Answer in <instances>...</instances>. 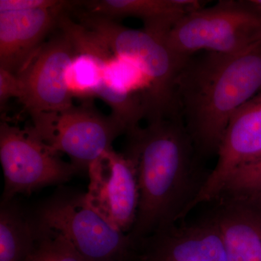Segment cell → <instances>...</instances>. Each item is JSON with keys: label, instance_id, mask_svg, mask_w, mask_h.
Listing matches in <instances>:
<instances>
[{"label": "cell", "instance_id": "cell-11", "mask_svg": "<svg viewBox=\"0 0 261 261\" xmlns=\"http://www.w3.org/2000/svg\"><path fill=\"white\" fill-rule=\"evenodd\" d=\"M137 261H229L217 226L208 216L163 228L138 243Z\"/></svg>", "mask_w": 261, "mask_h": 261}, {"label": "cell", "instance_id": "cell-21", "mask_svg": "<svg viewBox=\"0 0 261 261\" xmlns=\"http://www.w3.org/2000/svg\"><path fill=\"white\" fill-rule=\"evenodd\" d=\"M125 261H137V260H125Z\"/></svg>", "mask_w": 261, "mask_h": 261}, {"label": "cell", "instance_id": "cell-18", "mask_svg": "<svg viewBox=\"0 0 261 261\" xmlns=\"http://www.w3.org/2000/svg\"><path fill=\"white\" fill-rule=\"evenodd\" d=\"M66 1L59 0H0V12L21 11L57 8Z\"/></svg>", "mask_w": 261, "mask_h": 261}, {"label": "cell", "instance_id": "cell-16", "mask_svg": "<svg viewBox=\"0 0 261 261\" xmlns=\"http://www.w3.org/2000/svg\"><path fill=\"white\" fill-rule=\"evenodd\" d=\"M37 226V245L23 261H87L61 233Z\"/></svg>", "mask_w": 261, "mask_h": 261}, {"label": "cell", "instance_id": "cell-6", "mask_svg": "<svg viewBox=\"0 0 261 261\" xmlns=\"http://www.w3.org/2000/svg\"><path fill=\"white\" fill-rule=\"evenodd\" d=\"M31 116L39 138L58 153L66 154L80 173H88L92 162L126 133L116 117L104 116L89 104Z\"/></svg>", "mask_w": 261, "mask_h": 261}, {"label": "cell", "instance_id": "cell-19", "mask_svg": "<svg viewBox=\"0 0 261 261\" xmlns=\"http://www.w3.org/2000/svg\"><path fill=\"white\" fill-rule=\"evenodd\" d=\"M22 96V87L18 76L0 68V106L1 109L11 98L20 99Z\"/></svg>", "mask_w": 261, "mask_h": 261}, {"label": "cell", "instance_id": "cell-1", "mask_svg": "<svg viewBox=\"0 0 261 261\" xmlns=\"http://www.w3.org/2000/svg\"><path fill=\"white\" fill-rule=\"evenodd\" d=\"M123 154L133 163L140 202L128 235L137 243L178 224L192 210L211 171L202 166L180 117L160 118L128 130Z\"/></svg>", "mask_w": 261, "mask_h": 261}, {"label": "cell", "instance_id": "cell-3", "mask_svg": "<svg viewBox=\"0 0 261 261\" xmlns=\"http://www.w3.org/2000/svg\"><path fill=\"white\" fill-rule=\"evenodd\" d=\"M80 23L89 31L113 54L134 63L150 85L147 107L148 121L179 116L176 84L184 66L190 59L176 55L166 38L148 31L136 30L111 19L76 10Z\"/></svg>", "mask_w": 261, "mask_h": 261}, {"label": "cell", "instance_id": "cell-10", "mask_svg": "<svg viewBox=\"0 0 261 261\" xmlns=\"http://www.w3.org/2000/svg\"><path fill=\"white\" fill-rule=\"evenodd\" d=\"M260 154L261 92L243 105L228 122L217 161L192 208L216 200L231 175Z\"/></svg>", "mask_w": 261, "mask_h": 261}, {"label": "cell", "instance_id": "cell-4", "mask_svg": "<svg viewBox=\"0 0 261 261\" xmlns=\"http://www.w3.org/2000/svg\"><path fill=\"white\" fill-rule=\"evenodd\" d=\"M32 214L37 226L61 233L86 260L137 259V243L95 212L85 193L61 189Z\"/></svg>", "mask_w": 261, "mask_h": 261}, {"label": "cell", "instance_id": "cell-17", "mask_svg": "<svg viewBox=\"0 0 261 261\" xmlns=\"http://www.w3.org/2000/svg\"><path fill=\"white\" fill-rule=\"evenodd\" d=\"M221 195L261 199V154L231 175Z\"/></svg>", "mask_w": 261, "mask_h": 261}, {"label": "cell", "instance_id": "cell-12", "mask_svg": "<svg viewBox=\"0 0 261 261\" xmlns=\"http://www.w3.org/2000/svg\"><path fill=\"white\" fill-rule=\"evenodd\" d=\"M71 3L57 8L0 12V68L18 75L37 54L46 37L58 28Z\"/></svg>", "mask_w": 261, "mask_h": 261}, {"label": "cell", "instance_id": "cell-15", "mask_svg": "<svg viewBox=\"0 0 261 261\" xmlns=\"http://www.w3.org/2000/svg\"><path fill=\"white\" fill-rule=\"evenodd\" d=\"M39 231L32 214L18 201L0 204V261H23L37 245Z\"/></svg>", "mask_w": 261, "mask_h": 261}, {"label": "cell", "instance_id": "cell-7", "mask_svg": "<svg viewBox=\"0 0 261 261\" xmlns=\"http://www.w3.org/2000/svg\"><path fill=\"white\" fill-rule=\"evenodd\" d=\"M46 145L32 126L22 128L2 121L0 161L4 174L1 202L18 194L31 195L43 187L69 181L79 170Z\"/></svg>", "mask_w": 261, "mask_h": 261}, {"label": "cell", "instance_id": "cell-13", "mask_svg": "<svg viewBox=\"0 0 261 261\" xmlns=\"http://www.w3.org/2000/svg\"><path fill=\"white\" fill-rule=\"evenodd\" d=\"M208 215L229 261H261V199L221 195Z\"/></svg>", "mask_w": 261, "mask_h": 261}, {"label": "cell", "instance_id": "cell-20", "mask_svg": "<svg viewBox=\"0 0 261 261\" xmlns=\"http://www.w3.org/2000/svg\"><path fill=\"white\" fill-rule=\"evenodd\" d=\"M250 5L255 8L258 11L261 13V0H250V1H247Z\"/></svg>", "mask_w": 261, "mask_h": 261}, {"label": "cell", "instance_id": "cell-9", "mask_svg": "<svg viewBox=\"0 0 261 261\" xmlns=\"http://www.w3.org/2000/svg\"><path fill=\"white\" fill-rule=\"evenodd\" d=\"M59 30L17 75L22 87L19 101L31 115L61 111L73 106L66 74L76 50L68 34Z\"/></svg>", "mask_w": 261, "mask_h": 261}, {"label": "cell", "instance_id": "cell-8", "mask_svg": "<svg viewBox=\"0 0 261 261\" xmlns=\"http://www.w3.org/2000/svg\"><path fill=\"white\" fill-rule=\"evenodd\" d=\"M89 206L119 231L128 233L135 224L140 202L133 163L123 153L108 149L89 166Z\"/></svg>", "mask_w": 261, "mask_h": 261}, {"label": "cell", "instance_id": "cell-14", "mask_svg": "<svg viewBox=\"0 0 261 261\" xmlns=\"http://www.w3.org/2000/svg\"><path fill=\"white\" fill-rule=\"evenodd\" d=\"M86 11L113 20L134 17L145 30L166 37L182 18L203 7L197 0H100L84 2Z\"/></svg>", "mask_w": 261, "mask_h": 261}, {"label": "cell", "instance_id": "cell-2", "mask_svg": "<svg viewBox=\"0 0 261 261\" xmlns=\"http://www.w3.org/2000/svg\"><path fill=\"white\" fill-rule=\"evenodd\" d=\"M261 92V44L235 54L188 60L176 84L178 112L196 150L217 155L228 122Z\"/></svg>", "mask_w": 261, "mask_h": 261}, {"label": "cell", "instance_id": "cell-5", "mask_svg": "<svg viewBox=\"0 0 261 261\" xmlns=\"http://www.w3.org/2000/svg\"><path fill=\"white\" fill-rule=\"evenodd\" d=\"M166 41L185 59L200 51L241 53L261 44V13L247 1L222 0L185 15Z\"/></svg>", "mask_w": 261, "mask_h": 261}]
</instances>
